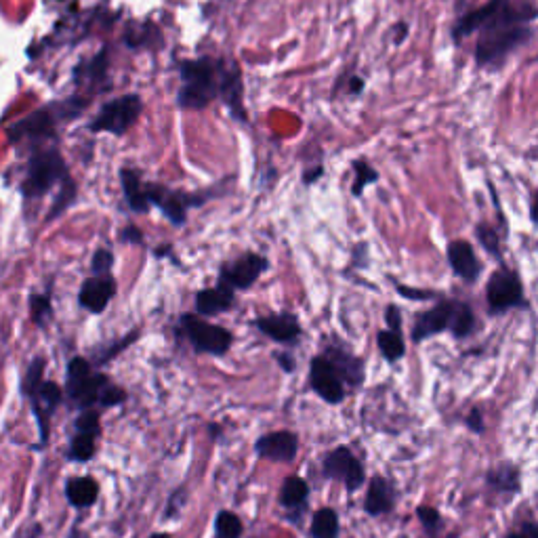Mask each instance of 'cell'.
Listing matches in <instances>:
<instances>
[{
    "mask_svg": "<svg viewBox=\"0 0 538 538\" xmlns=\"http://www.w3.org/2000/svg\"><path fill=\"white\" fill-rule=\"evenodd\" d=\"M120 43L135 53H158L164 49V34L154 22H131L129 26H124Z\"/></svg>",
    "mask_w": 538,
    "mask_h": 538,
    "instance_id": "44dd1931",
    "label": "cell"
},
{
    "mask_svg": "<svg viewBox=\"0 0 538 538\" xmlns=\"http://www.w3.org/2000/svg\"><path fill=\"white\" fill-rule=\"evenodd\" d=\"M385 322L389 330H396V333H402V312L398 305H387L385 309Z\"/></svg>",
    "mask_w": 538,
    "mask_h": 538,
    "instance_id": "c3c4849f",
    "label": "cell"
},
{
    "mask_svg": "<svg viewBox=\"0 0 538 538\" xmlns=\"http://www.w3.org/2000/svg\"><path fill=\"white\" fill-rule=\"evenodd\" d=\"M127 402V391H124L120 385H114L112 381L101 389V396H99V406L101 408H114V406H120Z\"/></svg>",
    "mask_w": 538,
    "mask_h": 538,
    "instance_id": "b9f144b4",
    "label": "cell"
},
{
    "mask_svg": "<svg viewBox=\"0 0 538 538\" xmlns=\"http://www.w3.org/2000/svg\"><path fill=\"white\" fill-rule=\"evenodd\" d=\"M116 293L118 284L114 274H91V278L80 284L78 305L85 309V312L99 316L106 312Z\"/></svg>",
    "mask_w": 538,
    "mask_h": 538,
    "instance_id": "e0dca14e",
    "label": "cell"
},
{
    "mask_svg": "<svg viewBox=\"0 0 538 538\" xmlns=\"http://www.w3.org/2000/svg\"><path fill=\"white\" fill-rule=\"evenodd\" d=\"M95 436H87V433H76L70 442L68 459L72 463H87L95 457Z\"/></svg>",
    "mask_w": 538,
    "mask_h": 538,
    "instance_id": "8d00e7d4",
    "label": "cell"
},
{
    "mask_svg": "<svg viewBox=\"0 0 538 538\" xmlns=\"http://www.w3.org/2000/svg\"><path fill=\"white\" fill-rule=\"evenodd\" d=\"M253 326L259 330L261 335H265L267 339H272L274 343H280V345H297L301 335H303L299 318L291 312L259 316L253 322Z\"/></svg>",
    "mask_w": 538,
    "mask_h": 538,
    "instance_id": "d6986e66",
    "label": "cell"
},
{
    "mask_svg": "<svg viewBox=\"0 0 538 538\" xmlns=\"http://www.w3.org/2000/svg\"><path fill=\"white\" fill-rule=\"evenodd\" d=\"M234 303H236V291H232V288H227L223 284L202 288V291L196 293V299H194L196 314L202 318H213V316L230 312Z\"/></svg>",
    "mask_w": 538,
    "mask_h": 538,
    "instance_id": "cb8c5ba5",
    "label": "cell"
},
{
    "mask_svg": "<svg viewBox=\"0 0 538 538\" xmlns=\"http://www.w3.org/2000/svg\"><path fill=\"white\" fill-rule=\"evenodd\" d=\"M152 255L158 257V259H171V263L181 265L179 259H177V255L173 253V246H171V244H160V246H156L154 251H152Z\"/></svg>",
    "mask_w": 538,
    "mask_h": 538,
    "instance_id": "db71d44e",
    "label": "cell"
},
{
    "mask_svg": "<svg viewBox=\"0 0 538 538\" xmlns=\"http://www.w3.org/2000/svg\"><path fill=\"white\" fill-rule=\"evenodd\" d=\"M370 261V251H368V244L366 242H358L354 246V251H351V267L354 269H368V263Z\"/></svg>",
    "mask_w": 538,
    "mask_h": 538,
    "instance_id": "f6af8a7d",
    "label": "cell"
},
{
    "mask_svg": "<svg viewBox=\"0 0 538 538\" xmlns=\"http://www.w3.org/2000/svg\"><path fill=\"white\" fill-rule=\"evenodd\" d=\"M137 339H139V330H131V333H129L127 337H122L120 341H114L112 347L103 351V354H97V356H95V364H106V362H110L112 358H116V356L120 354V351L127 349V347H129L131 343H135Z\"/></svg>",
    "mask_w": 538,
    "mask_h": 538,
    "instance_id": "7bdbcfd3",
    "label": "cell"
},
{
    "mask_svg": "<svg viewBox=\"0 0 538 538\" xmlns=\"http://www.w3.org/2000/svg\"><path fill=\"white\" fill-rule=\"evenodd\" d=\"M66 496L70 505L76 509L91 507L99 496V484L89 475H85V478H72L66 484Z\"/></svg>",
    "mask_w": 538,
    "mask_h": 538,
    "instance_id": "83f0119b",
    "label": "cell"
},
{
    "mask_svg": "<svg viewBox=\"0 0 538 538\" xmlns=\"http://www.w3.org/2000/svg\"><path fill=\"white\" fill-rule=\"evenodd\" d=\"M377 345H379L381 356L389 364H396L406 356L404 337H402V333H396V330H389V328L381 330V333L377 335Z\"/></svg>",
    "mask_w": 538,
    "mask_h": 538,
    "instance_id": "d6a6232c",
    "label": "cell"
},
{
    "mask_svg": "<svg viewBox=\"0 0 538 538\" xmlns=\"http://www.w3.org/2000/svg\"><path fill=\"white\" fill-rule=\"evenodd\" d=\"M309 385L328 404H341L345 400V381L324 354L309 362Z\"/></svg>",
    "mask_w": 538,
    "mask_h": 538,
    "instance_id": "2e32d148",
    "label": "cell"
},
{
    "mask_svg": "<svg viewBox=\"0 0 538 538\" xmlns=\"http://www.w3.org/2000/svg\"><path fill=\"white\" fill-rule=\"evenodd\" d=\"M76 200H78V183L72 177L53 194L49 213H47V223H53L59 217H64L72 209Z\"/></svg>",
    "mask_w": 538,
    "mask_h": 538,
    "instance_id": "f546056e",
    "label": "cell"
},
{
    "mask_svg": "<svg viewBox=\"0 0 538 538\" xmlns=\"http://www.w3.org/2000/svg\"><path fill=\"white\" fill-rule=\"evenodd\" d=\"M505 538H538V524L536 522H522L517 528L509 530Z\"/></svg>",
    "mask_w": 538,
    "mask_h": 538,
    "instance_id": "7dc6e473",
    "label": "cell"
},
{
    "mask_svg": "<svg viewBox=\"0 0 538 538\" xmlns=\"http://www.w3.org/2000/svg\"><path fill=\"white\" fill-rule=\"evenodd\" d=\"M351 169H354V183H351V196L354 198H362L364 190L370 188V185L379 183L381 175L379 171L372 167V164L366 158H356L351 162Z\"/></svg>",
    "mask_w": 538,
    "mask_h": 538,
    "instance_id": "1f68e13d",
    "label": "cell"
},
{
    "mask_svg": "<svg viewBox=\"0 0 538 538\" xmlns=\"http://www.w3.org/2000/svg\"><path fill=\"white\" fill-rule=\"evenodd\" d=\"M45 366H47L45 358H34L30 362V366L26 370V375L22 379V396L24 398L30 400L34 396V393L40 387H43V383H45Z\"/></svg>",
    "mask_w": 538,
    "mask_h": 538,
    "instance_id": "e575fe53",
    "label": "cell"
},
{
    "mask_svg": "<svg viewBox=\"0 0 538 538\" xmlns=\"http://www.w3.org/2000/svg\"><path fill=\"white\" fill-rule=\"evenodd\" d=\"M364 89H366V82H364V78L362 76H358V74H349V76H345V91L349 93V95H362L364 93Z\"/></svg>",
    "mask_w": 538,
    "mask_h": 538,
    "instance_id": "681fc988",
    "label": "cell"
},
{
    "mask_svg": "<svg viewBox=\"0 0 538 538\" xmlns=\"http://www.w3.org/2000/svg\"><path fill=\"white\" fill-rule=\"evenodd\" d=\"M150 538H173L171 534H164V532H156V534H152Z\"/></svg>",
    "mask_w": 538,
    "mask_h": 538,
    "instance_id": "6f0895ef",
    "label": "cell"
},
{
    "mask_svg": "<svg viewBox=\"0 0 538 538\" xmlns=\"http://www.w3.org/2000/svg\"><path fill=\"white\" fill-rule=\"evenodd\" d=\"M257 457L272 463H293L299 452V438L293 431L263 433L255 442Z\"/></svg>",
    "mask_w": 538,
    "mask_h": 538,
    "instance_id": "ac0fdd59",
    "label": "cell"
},
{
    "mask_svg": "<svg viewBox=\"0 0 538 538\" xmlns=\"http://www.w3.org/2000/svg\"><path fill=\"white\" fill-rule=\"evenodd\" d=\"M108 383L110 379L103 372H95L87 358L76 356L68 362L66 393L72 406L89 410L93 404H99L101 389Z\"/></svg>",
    "mask_w": 538,
    "mask_h": 538,
    "instance_id": "30bf717a",
    "label": "cell"
},
{
    "mask_svg": "<svg viewBox=\"0 0 538 538\" xmlns=\"http://www.w3.org/2000/svg\"><path fill=\"white\" fill-rule=\"evenodd\" d=\"M91 97L72 93L70 97L49 101L45 106L30 112L22 120L13 122L7 129L11 146H32L34 150L45 146H57V135L61 124H68L85 114Z\"/></svg>",
    "mask_w": 538,
    "mask_h": 538,
    "instance_id": "6da1fadb",
    "label": "cell"
},
{
    "mask_svg": "<svg viewBox=\"0 0 538 538\" xmlns=\"http://www.w3.org/2000/svg\"><path fill=\"white\" fill-rule=\"evenodd\" d=\"M446 257H448L452 272L457 274L463 282L467 284L478 282L482 274V263L467 240H452L446 248Z\"/></svg>",
    "mask_w": 538,
    "mask_h": 538,
    "instance_id": "7402d4cb",
    "label": "cell"
},
{
    "mask_svg": "<svg viewBox=\"0 0 538 538\" xmlns=\"http://www.w3.org/2000/svg\"><path fill=\"white\" fill-rule=\"evenodd\" d=\"M322 475L326 480H337L345 484L347 490L356 492L366 482V471L360 459L347 446L330 450L322 461Z\"/></svg>",
    "mask_w": 538,
    "mask_h": 538,
    "instance_id": "9a60e30c",
    "label": "cell"
},
{
    "mask_svg": "<svg viewBox=\"0 0 538 538\" xmlns=\"http://www.w3.org/2000/svg\"><path fill=\"white\" fill-rule=\"evenodd\" d=\"M393 507H396V486H393L391 480L383 478V475H375L366 490L364 511L370 517H381L385 513H391Z\"/></svg>",
    "mask_w": 538,
    "mask_h": 538,
    "instance_id": "484cf974",
    "label": "cell"
},
{
    "mask_svg": "<svg viewBox=\"0 0 538 538\" xmlns=\"http://www.w3.org/2000/svg\"><path fill=\"white\" fill-rule=\"evenodd\" d=\"M324 356L333 362L341 379L351 385V387H360L364 383V362L356 354H351L347 347H343L339 341L328 343L324 349Z\"/></svg>",
    "mask_w": 538,
    "mask_h": 538,
    "instance_id": "603a6c76",
    "label": "cell"
},
{
    "mask_svg": "<svg viewBox=\"0 0 538 538\" xmlns=\"http://www.w3.org/2000/svg\"><path fill=\"white\" fill-rule=\"evenodd\" d=\"M475 236H478L480 244L486 248V251H488L492 257H496L499 261L503 259V257H501V246H499V236H496V232L492 230L490 225L480 223L478 227H475Z\"/></svg>",
    "mask_w": 538,
    "mask_h": 538,
    "instance_id": "ab89813d",
    "label": "cell"
},
{
    "mask_svg": "<svg viewBox=\"0 0 538 538\" xmlns=\"http://www.w3.org/2000/svg\"><path fill=\"white\" fill-rule=\"evenodd\" d=\"M143 114V99L139 93H127L103 103L97 114L89 120L87 129L95 135L108 133L122 137L127 135Z\"/></svg>",
    "mask_w": 538,
    "mask_h": 538,
    "instance_id": "ba28073f",
    "label": "cell"
},
{
    "mask_svg": "<svg viewBox=\"0 0 538 538\" xmlns=\"http://www.w3.org/2000/svg\"><path fill=\"white\" fill-rule=\"evenodd\" d=\"M269 269V261L265 255L248 251L238 255L232 261H225L219 267V284L232 288V291H248L253 288L259 278Z\"/></svg>",
    "mask_w": 538,
    "mask_h": 538,
    "instance_id": "7c38bea8",
    "label": "cell"
},
{
    "mask_svg": "<svg viewBox=\"0 0 538 538\" xmlns=\"http://www.w3.org/2000/svg\"><path fill=\"white\" fill-rule=\"evenodd\" d=\"M30 305V318L36 328H47V324L53 320V295L47 293H32L28 299Z\"/></svg>",
    "mask_w": 538,
    "mask_h": 538,
    "instance_id": "836d02e7",
    "label": "cell"
},
{
    "mask_svg": "<svg viewBox=\"0 0 538 538\" xmlns=\"http://www.w3.org/2000/svg\"><path fill=\"white\" fill-rule=\"evenodd\" d=\"M307 499H309V486L303 478L291 475V478L284 480L278 496V501L284 509H305Z\"/></svg>",
    "mask_w": 538,
    "mask_h": 538,
    "instance_id": "f1b7e54d",
    "label": "cell"
},
{
    "mask_svg": "<svg viewBox=\"0 0 538 538\" xmlns=\"http://www.w3.org/2000/svg\"><path fill=\"white\" fill-rule=\"evenodd\" d=\"M467 427L475 433H484V417H482V412L480 408H473L469 412V417H467Z\"/></svg>",
    "mask_w": 538,
    "mask_h": 538,
    "instance_id": "f5cc1de1",
    "label": "cell"
},
{
    "mask_svg": "<svg viewBox=\"0 0 538 538\" xmlns=\"http://www.w3.org/2000/svg\"><path fill=\"white\" fill-rule=\"evenodd\" d=\"M118 242H120V244H135V246H141V244H146V236H143V232L139 230L137 225L129 223V225H124L122 230L118 232Z\"/></svg>",
    "mask_w": 538,
    "mask_h": 538,
    "instance_id": "ee69618b",
    "label": "cell"
},
{
    "mask_svg": "<svg viewBox=\"0 0 538 538\" xmlns=\"http://www.w3.org/2000/svg\"><path fill=\"white\" fill-rule=\"evenodd\" d=\"M179 328L190 341L196 354L206 356H225L234 345V335L225 326L211 324L198 314H183L179 318Z\"/></svg>",
    "mask_w": 538,
    "mask_h": 538,
    "instance_id": "9c48e42d",
    "label": "cell"
},
{
    "mask_svg": "<svg viewBox=\"0 0 538 538\" xmlns=\"http://www.w3.org/2000/svg\"><path fill=\"white\" fill-rule=\"evenodd\" d=\"M396 291L404 299H410V301H427V299H436L438 297V293H433V291H419V288H410V286H404V284H396Z\"/></svg>",
    "mask_w": 538,
    "mask_h": 538,
    "instance_id": "bcb514c9",
    "label": "cell"
},
{
    "mask_svg": "<svg viewBox=\"0 0 538 538\" xmlns=\"http://www.w3.org/2000/svg\"><path fill=\"white\" fill-rule=\"evenodd\" d=\"M72 87L74 93L95 97L112 89L110 78V45H103L93 57H82L78 64L72 68Z\"/></svg>",
    "mask_w": 538,
    "mask_h": 538,
    "instance_id": "8fae6325",
    "label": "cell"
},
{
    "mask_svg": "<svg viewBox=\"0 0 538 538\" xmlns=\"http://www.w3.org/2000/svg\"><path fill=\"white\" fill-rule=\"evenodd\" d=\"M532 38L530 26H496L478 32L475 64L480 68H501L507 57Z\"/></svg>",
    "mask_w": 538,
    "mask_h": 538,
    "instance_id": "52a82bcc",
    "label": "cell"
},
{
    "mask_svg": "<svg viewBox=\"0 0 538 538\" xmlns=\"http://www.w3.org/2000/svg\"><path fill=\"white\" fill-rule=\"evenodd\" d=\"M486 482L492 490L496 492H505V494H517L522 488V478H520V469L511 463H501L488 471Z\"/></svg>",
    "mask_w": 538,
    "mask_h": 538,
    "instance_id": "4316f807",
    "label": "cell"
},
{
    "mask_svg": "<svg viewBox=\"0 0 538 538\" xmlns=\"http://www.w3.org/2000/svg\"><path fill=\"white\" fill-rule=\"evenodd\" d=\"M341 534V524L339 515L335 509L324 507L314 513L312 526H309V536L312 538H339Z\"/></svg>",
    "mask_w": 538,
    "mask_h": 538,
    "instance_id": "4dcf8cb0",
    "label": "cell"
},
{
    "mask_svg": "<svg viewBox=\"0 0 538 538\" xmlns=\"http://www.w3.org/2000/svg\"><path fill=\"white\" fill-rule=\"evenodd\" d=\"M116 257L106 246H99L91 257V274H114Z\"/></svg>",
    "mask_w": 538,
    "mask_h": 538,
    "instance_id": "f35d334b",
    "label": "cell"
},
{
    "mask_svg": "<svg viewBox=\"0 0 538 538\" xmlns=\"http://www.w3.org/2000/svg\"><path fill=\"white\" fill-rule=\"evenodd\" d=\"M322 175H324V167H322V164H314V167H309V169L303 171L301 181H303L305 188H312L314 183H318V181L322 179Z\"/></svg>",
    "mask_w": 538,
    "mask_h": 538,
    "instance_id": "816d5d0a",
    "label": "cell"
},
{
    "mask_svg": "<svg viewBox=\"0 0 538 538\" xmlns=\"http://www.w3.org/2000/svg\"><path fill=\"white\" fill-rule=\"evenodd\" d=\"M219 101L230 110V116L236 122L248 124V112L244 106V78L236 59L219 57Z\"/></svg>",
    "mask_w": 538,
    "mask_h": 538,
    "instance_id": "5bb4252c",
    "label": "cell"
},
{
    "mask_svg": "<svg viewBox=\"0 0 538 538\" xmlns=\"http://www.w3.org/2000/svg\"><path fill=\"white\" fill-rule=\"evenodd\" d=\"M74 429H76V433H87V436L99 438V433H101L99 412L93 410V408L82 410L80 415L76 417V421H74Z\"/></svg>",
    "mask_w": 538,
    "mask_h": 538,
    "instance_id": "74e56055",
    "label": "cell"
},
{
    "mask_svg": "<svg viewBox=\"0 0 538 538\" xmlns=\"http://www.w3.org/2000/svg\"><path fill=\"white\" fill-rule=\"evenodd\" d=\"M244 524L234 511H219L215 517V536L217 538H242Z\"/></svg>",
    "mask_w": 538,
    "mask_h": 538,
    "instance_id": "d590c367",
    "label": "cell"
},
{
    "mask_svg": "<svg viewBox=\"0 0 538 538\" xmlns=\"http://www.w3.org/2000/svg\"><path fill=\"white\" fill-rule=\"evenodd\" d=\"M536 17V5L526 3V0H488L486 5L461 15L454 22L452 40L461 43L463 38L494 26H530Z\"/></svg>",
    "mask_w": 538,
    "mask_h": 538,
    "instance_id": "3957f363",
    "label": "cell"
},
{
    "mask_svg": "<svg viewBox=\"0 0 538 538\" xmlns=\"http://www.w3.org/2000/svg\"><path fill=\"white\" fill-rule=\"evenodd\" d=\"M120 185H122V198L127 202L129 211L135 215H146L152 206L146 196V181L141 179V173L131 167H122L118 171Z\"/></svg>",
    "mask_w": 538,
    "mask_h": 538,
    "instance_id": "d4e9b609",
    "label": "cell"
},
{
    "mask_svg": "<svg viewBox=\"0 0 538 538\" xmlns=\"http://www.w3.org/2000/svg\"><path fill=\"white\" fill-rule=\"evenodd\" d=\"M475 330V314L469 303L444 299L427 312L419 314L412 324V341L421 343L436 335L450 333L454 339H467Z\"/></svg>",
    "mask_w": 538,
    "mask_h": 538,
    "instance_id": "8992f818",
    "label": "cell"
},
{
    "mask_svg": "<svg viewBox=\"0 0 538 538\" xmlns=\"http://www.w3.org/2000/svg\"><path fill=\"white\" fill-rule=\"evenodd\" d=\"M274 358L286 375H293V372L297 370V360L293 354H288V351H278V354H274Z\"/></svg>",
    "mask_w": 538,
    "mask_h": 538,
    "instance_id": "f907efd6",
    "label": "cell"
},
{
    "mask_svg": "<svg viewBox=\"0 0 538 538\" xmlns=\"http://www.w3.org/2000/svg\"><path fill=\"white\" fill-rule=\"evenodd\" d=\"M177 108L200 112L219 99V57H194L179 61Z\"/></svg>",
    "mask_w": 538,
    "mask_h": 538,
    "instance_id": "7a4b0ae2",
    "label": "cell"
},
{
    "mask_svg": "<svg viewBox=\"0 0 538 538\" xmlns=\"http://www.w3.org/2000/svg\"><path fill=\"white\" fill-rule=\"evenodd\" d=\"M408 32H410V26L406 22H398L396 26H393V43L402 45L404 40L408 38Z\"/></svg>",
    "mask_w": 538,
    "mask_h": 538,
    "instance_id": "11a10c76",
    "label": "cell"
},
{
    "mask_svg": "<svg viewBox=\"0 0 538 538\" xmlns=\"http://www.w3.org/2000/svg\"><path fill=\"white\" fill-rule=\"evenodd\" d=\"M64 400V389H61L55 381H45L43 387H40L34 396L30 398L32 402V412L34 419L38 423V433H40V446H45L49 440V425L53 412L57 406Z\"/></svg>",
    "mask_w": 538,
    "mask_h": 538,
    "instance_id": "ffe728a7",
    "label": "cell"
},
{
    "mask_svg": "<svg viewBox=\"0 0 538 538\" xmlns=\"http://www.w3.org/2000/svg\"><path fill=\"white\" fill-rule=\"evenodd\" d=\"M68 179H72L70 167L59 148H38L26 162L24 177L19 181V194L26 202H36L51 194V190H59Z\"/></svg>",
    "mask_w": 538,
    "mask_h": 538,
    "instance_id": "277c9868",
    "label": "cell"
},
{
    "mask_svg": "<svg viewBox=\"0 0 538 538\" xmlns=\"http://www.w3.org/2000/svg\"><path fill=\"white\" fill-rule=\"evenodd\" d=\"M530 215H532V221L534 225H538V192L534 194L532 198V206H530Z\"/></svg>",
    "mask_w": 538,
    "mask_h": 538,
    "instance_id": "9f6ffc18",
    "label": "cell"
},
{
    "mask_svg": "<svg viewBox=\"0 0 538 538\" xmlns=\"http://www.w3.org/2000/svg\"><path fill=\"white\" fill-rule=\"evenodd\" d=\"M234 183V175L227 177L225 181L213 185V188L198 190V192H188V190H173L169 185H162L156 181H146V196L150 206H156V209L164 215L171 225L183 227L188 223V215L192 209H200L206 202H211L227 190V185Z\"/></svg>",
    "mask_w": 538,
    "mask_h": 538,
    "instance_id": "5b68a950",
    "label": "cell"
},
{
    "mask_svg": "<svg viewBox=\"0 0 538 538\" xmlns=\"http://www.w3.org/2000/svg\"><path fill=\"white\" fill-rule=\"evenodd\" d=\"M486 301H488V312L492 316H499V314L509 312V309L513 307L526 305L522 280L507 267L496 269L486 284Z\"/></svg>",
    "mask_w": 538,
    "mask_h": 538,
    "instance_id": "4fadbf2b",
    "label": "cell"
},
{
    "mask_svg": "<svg viewBox=\"0 0 538 538\" xmlns=\"http://www.w3.org/2000/svg\"><path fill=\"white\" fill-rule=\"evenodd\" d=\"M417 517H419V522L423 526V530L427 534H436L444 522H442V513L436 509V507H429V505H423L417 509Z\"/></svg>",
    "mask_w": 538,
    "mask_h": 538,
    "instance_id": "60d3db41",
    "label": "cell"
}]
</instances>
